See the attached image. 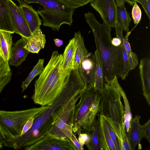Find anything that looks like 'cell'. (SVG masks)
Here are the masks:
<instances>
[{
  "label": "cell",
  "mask_w": 150,
  "mask_h": 150,
  "mask_svg": "<svg viewBox=\"0 0 150 150\" xmlns=\"http://www.w3.org/2000/svg\"><path fill=\"white\" fill-rule=\"evenodd\" d=\"M86 21L91 28L96 47L102 63L105 83L116 76L121 77L123 61L121 46L116 47L111 43V27L103 22L100 24L94 14L90 12L84 14Z\"/></svg>",
  "instance_id": "obj_1"
},
{
  "label": "cell",
  "mask_w": 150,
  "mask_h": 150,
  "mask_svg": "<svg viewBox=\"0 0 150 150\" xmlns=\"http://www.w3.org/2000/svg\"><path fill=\"white\" fill-rule=\"evenodd\" d=\"M72 69L64 70L63 54L54 51L34 84L31 99L41 106L49 105L61 94L68 82Z\"/></svg>",
  "instance_id": "obj_2"
},
{
  "label": "cell",
  "mask_w": 150,
  "mask_h": 150,
  "mask_svg": "<svg viewBox=\"0 0 150 150\" xmlns=\"http://www.w3.org/2000/svg\"><path fill=\"white\" fill-rule=\"evenodd\" d=\"M80 90L79 85L70 80L60 95L34 121L31 128L16 139L18 145L27 149L41 139L51 128L53 122L52 115L72 96Z\"/></svg>",
  "instance_id": "obj_3"
},
{
  "label": "cell",
  "mask_w": 150,
  "mask_h": 150,
  "mask_svg": "<svg viewBox=\"0 0 150 150\" xmlns=\"http://www.w3.org/2000/svg\"><path fill=\"white\" fill-rule=\"evenodd\" d=\"M100 114L106 119L116 135L121 150H132L124 126V108L121 94L110 81L105 83L102 93Z\"/></svg>",
  "instance_id": "obj_4"
},
{
  "label": "cell",
  "mask_w": 150,
  "mask_h": 150,
  "mask_svg": "<svg viewBox=\"0 0 150 150\" xmlns=\"http://www.w3.org/2000/svg\"><path fill=\"white\" fill-rule=\"evenodd\" d=\"M102 95L94 88L85 89L75 106L73 132L76 133L80 129L82 133L89 134L100 114Z\"/></svg>",
  "instance_id": "obj_5"
},
{
  "label": "cell",
  "mask_w": 150,
  "mask_h": 150,
  "mask_svg": "<svg viewBox=\"0 0 150 150\" xmlns=\"http://www.w3.org/2000/svg\"><path fill=\"white\" fill-rule=\"evenodd\" d=\"M48 107V105L14 111L0 110V133L4 141L14 139L21 136L27 121L39 116Z\"/></svg>",
  "instance_id": "obj_6"
},
{
  "label": "cell",
  "mask_w": 150,
  "mask_h": 150,
  "mask_svg": "<svg viewBox=\"0 0 150 150\" xmlns=\"http://www.w3.org/2000/svg\"><path fill=\"white\" fill-rule=\"evenodd\" d=\"M27 4L38 3L44 9L37 12L42 19L43 25L58 31L63 24L69 25L73 22L72 16L74 10L67 8L57 0H23Z\"/></svg>",
  "instance_id": "obj_7"
},
{
  "label": "cell",
  "mask_w": 150,
  "mask_h": 150,
  "mask_svg": "<svg viewBox=\"0 0 150 150\" xmlns=\"http://www.w3.org/2000/svg\"><path fill=\"white\" fill-rule=\"evenodd\" d=\"M85 90L77 92L61 107L54 112L52 115L53 122L49 133L72 142L71 136L73 133L72 127L75 107L76 102Z\"/></svg>",
  "instance_id": "obj_8"
},
{
  "label": "cell",
  "mask_w": 150,
  "mask_h": 150,
  "mask_svg": "<svg viewBox=\"0 0 150 150\" xmlns=\"http://www.w3.org/2000/svg\"><path fill=\"white\" fill-rule=\"evenodd\" d=\"M26 150H76V149L70 140L58 137L48 132Z\"/></svg>",
  "instance_id": "obj_9"
},
{
  "label": "cell",
  "mask_w": 150,
  "mask_h": 150,
  "mask_svg": "<svg viewBox=\"0 0 150 150\" xmlns=\"http://www.w3.org/2000/svg\"><path fill=\"white\" fill-rule=\"evenodd\" d=\"M90 3L99 13L103 22L111 27H115L117 22V7L115 0H93Z\"/></svg>",
  "instance_id": "obj_10"
},
{
  "label": "cell",
  "mask_w": 150,
  "mask_h": 150,
  "mask_svg": "<svg viewBox=\"0 0 150 150\" xmlns=\"http://www.w3.org/2000/svg\"><path fill=\"white\" fill-rule=\"evenodd\" d=\"M10 17L15 30V33L21 37L29 38L32 34L25 18L19 6L12 0H7Z\"/></svg>",
  "instance_id": "obj_11"
},
{
  "label": "cell",
  "mask_w": 150,
  "mask_h": 150,
  "mask_svg": "<svg viewBox=\"0 0 150 150\" xmlns=\"http://www.w3.org/2000/svg\"><path fill=\"white\" fill-rule=\"evenodd\" d=\"M95 64L94 54L88 53L82 59L78 69L79 73L85 83L86 89L94 88Z\"/></svg>",
  "instance_id": "obj_12"
},
{
  "label": "cell",
  "mask_w": 150,
  "mask_h": 150,
  "mask_svg": "<svg viewBox=\"0 0 150 150\" xmlns=\"http://www.w3.org/2000/svg\"><path fill=\"white\" fill-rule=\"evenodd\" d=\"M27 21L30 31L32 34L35 32L41 30V20L37 12L31 6L26 4L23 0H17Z\"/></svg>",
  "instance_id": "obj_13"
},
{
  "label": "cell",
  "mask_w": 150,
  "mask_h": 150,
  "mask_svg": "<svg viewBox=\"0 0 150 150\" xmlns=\"http://www.w3.org/2000/svg\"><path fill=\"white\" fill-rule=\"evenodd\" d=\"M143 95L149 105H150V59L149 58L141 59L139 67Z\"/></svg>",
  "instance_id": "obj_14"
},
{
  "label": "cell",
  "mask_w": 150,
  "mask_h": 150,
  "mask_svg": "<svg viewBox=\"0 0 150 150\" xmlns=\"http://www.w3.org/2000/svg\"><path fill=\"white\" fill-rule=\"evenodd\" d=\"M25 42L22 38L13 44L8 62L9 65L17 67L21 65L30 52L24 47Z\"/></svg>",
  "instance_id": "obj_15"
},
{
  "label": "cell",
  "mask_w": 150,
  "mask_h": 150,
  "mask_svg": "<svg viewBox=\"0 0 150 150\" xmlns=\"http://www.w3.org/2000/svg\"><path fill=\"white\" fill-rule=\"evenodd\" d=\"M75 45L73 63V69H78L82 59L88 54L84 43L83 38L80 31L74 34Z\"/></svg>",
  "instance_id": "obj_16"
},
{
  "label": "cell",
  "mask_w": 150,
  "mask_h": 150,
  "mask_svg": "<svg viewBox=\"0 0 150 150\" xmlns=\"http://www.w3.org/2000/svg\"><path fill=\"white\" fill-rule=\"evenodd\" d=\"M141 118L140 116L135 115L131 123L129 141L132 150H134L137 145L140 149L142 148L140 142L143 137L139 122Z\"/></svg>",
  "instance_id": "obj_17"
},
{
  "label": "cell",
  "mask_w": 150,
  "mask_h": 150,
  "mask_svg": "<svg viewBox=\"0 0 150 150\" xmlns=\"http://www.w3.org/2000/svg\"><path fill=\"white\" fill-rule=\"evenodd\" d=\"M22 38L25 42L24 47L30 52L38 53L44 47L46 42L45 36L41 30L33 33L30 37Z\"/></svg>",
  "instance_id": "obj_18"
},
{
  "label": "cell",
  "mask_w": 150,
  "mask_h": 150,
  "mask_svg": "<svg viewBox=\"0 0 150 150\" xmlns=\"http://www.w3.org/2000/svg\"><path fill=\"white\" fill-rule=\"evenodd\" d=\"M110 81L119 91L124 101V126L126 135L129 140L130 125L133 118L129 104L126 94L120 85L116 77L115 76L114 79Z\"/></svg>",
  "instance_id": "obj_19"
},
{
  "label": "cell",
  "mask_w": 150,
  "mask_h": 150,
  "mask_svg": "<svg viewBox=\"0 0 150 150\" xmlns=\"http://www.w3.org/2000/svg\"><path fill=\"white\" fill-rule=\"evenodd\" d=\"M99 139L102 150H116L106 125L105 118L100 114Z\"/></svg>",
  "instance_id": "obj_20"
},
{
  "label": "cell",
  "mask_w": 150,
  "mask_h": 150,
  "mask_svg": "<svg viewBox=\"0 0 150 150\" xmlns=\"http://www.w3.org/2000/svg\"><path fill=\"white\" fill-rule=\"evenodd\" d=\"M94 54L95 64L94 89L102 93L105 84L104 71L101 59L96 50L95 51Z\"/></svg>",
  "instance_id": "obj_21"
},
{
  "label": "cell",
  "mask_w": 150,
  "mask_h": 150,
  "mask_svg": "<svg viewBox=\"0 0 150 150\" xmlns=\"http://www.w3.org/2000/svg\"><path fill=\"white\" fill-rule=\"evenodd\" d=\"M0 30L15 33L8 9L7 0H0Z\"/></svg>",
  "instance_id": "obj_22"
},
{
  "label": "cell",
  "mask_w": 150,
  "mask_h": 150,
  "mask_svg": "<svg viewBox=\"0 0 150 150\" xmlns=\"http://www.w3.org/2000/svg\"><path fill=\"white\" fill-rule=\"evenodd\" d=\"M99 115L97 117L92 129L85 142L89 150H102L99 139Z\"/></svg>",
  "instance_id": "obj_23"
},
{
  "label": "cell",
  "mask_w": 150,
  "mask_h": 150,
  "mask_svg": "<svg viewBox=\"0 0 150 150\" xmlns=\"http://www.w3.org/2000/svg\"><path fill=\"white\" fill-rule=\"evenodd\" d=\"M115 34L116 37L120 38L121 40V47L122 50L123 61V69L121 78L125 79L131 70L127 54L125 50L123 42L124 38L122 35L123 29L120 25L117 22L115 27Z\"/></svg>",
  "instance_id": "obj_24"
},
{
  "label": "cell",
  "mask_w": 150,
  "mask_h": 150,
  "mask_svg": "<svg viewBox=\"0 0 150 150\" xmlns=\"http://www.w3.org/2000/svg\"><path fill=\"white\" fill-rule=\"evenodd\" d=\"M12 34L9 32L0 30V46L4 58L8 62L10 58L13 43Z\"/></svg>",
  "instance_id": "obj_25"
},
{
  "label": "cell",
  "mask_w": 150,
  "mask_h": 150,
  "mask_svg": "<svg viewBox=\"0 0 150 150\" xmlns=\"http://www.w3.org/2000/svg\"><path fill=\"white\" fill-rule=\"evenodd\" d=\"M75 42L74 38L71 39L65 47L63 54V67L64 70L73 69Z\"/></svg>",
  "instance_id": "obj_26"
},
{
  "label": "cell",
  "mask_w": 150,
  "mask_h": 150,
  "mask_svg": "<svg viewBox=\"0 0 150 150\" xmlns=\"http://www.w3.org/2000/svg\"><path fill=\"white\" fill-rule=\"evenodd\" d=\"M117 22L120 25L123 30L127 33L129 32L131 19L130 14L127 11L125 5L117 8Z\"/></svg>",
  "instance_id": "obj_27"
},
{
  "label": "cell",
  "mask_w": 150,
  "mask_h": 150,
  "mask_svg": "<svg viewBox=\"0 0 150 150\" xmlns=\"http://www.w3.org/2000/svg\"><path fill=\"white\" fill-rule=\"evenodd\" d=\"M44 62V59H40L28 77L22 82L21 85L22 92H23L27 88L35 77L40 74L44 68L43 66Z\"/></svg>",
  "instance_id": "obj_28"
},
{
  "label": "cell",
  "mask_w": 150,
  "mask_h": 150,
  "mask_svg": "<svg viewBox=\"0 0 150 150\" xmlns=\"http://www.w3.org/2000/svg\"><path fill=\"white\" fill-rule=\"evenodd\" d=\"M131 31L127 33L123 39L124 46L127 54L130 67L131 70L135 68L138 64V59L136 54L133 52L131 48L128 40V37Z\"/></svg>",
  "instance_id": "obj_29"
},
{
  "label": "cell",
  "mask_w": 150,
  "mask_h": 150,
  "mask_svg": "<svg viewBox=\"0 0 150 150\" xmlns=\"http://www.w3.org/2000/svg\"><path fill=\"white\" fill-rule=\"evenodd\" d=\"M67 8L74 10L75 8L85 5L93 0H57Z\"/></svg>",
  "instance_id": "obj_30"
},
{
  "label": "cell",
  "mask_w": 150,
  "mask_h": 150,
  "mask_svg": "<svg viewBox=\"0 0 150 150\" xmlns=\"http://www.w3.org/2000/svg\"><path fill=\"white\" fill-rule=\"evenodd\" d=\"M11 72L8 62L0 55V80L8 76Z\"/></svg>",
  "instance_id": "obj_31"
},
{
  "label": "cell",
  "mask_w": 150,
  "mask_h": 150,
  "mask_svg": "<svg viewBox=\"0 0 150 150\" xmlns=\"http://www.w3.org/2000/svg\"><path fill=\"white\" fill-rule=\"evenodd\" d=\"M133 6L132 11V17L134 24H137L141 19V10L137 2L135 3Z\"/></svg>",
  "instance_id": "obj_32"
},
{
  "label": "cell",
  "mask_w": 150,
  "mask_h": 150,
  "mask_svg": "<svg viewBox=\"0 0 150 150\" xmlns=\"http://www.w3.org/2000/svg\"><path fill=\"white\" fill-rule=\"evenodd\" d=\"M105 120L111 138L114 143L116 150H121L120 143L116 135L105 118Z\"/></svg>",
  "instance_id": "obj_33"
},
{
  "label": "cell",
  "mask_w": 150,
  "mask_h": 150,
  "mask_svg": "<svg viewBox=\"0 0 150 150\" xmlns=\"http://www.w3.org/2000/svg\"><path fill=\"white\" fill-rule=\"evenodd\" d=\"M143 138L150 143V119L145 124L141 125Z\"/></svg>",
  "instance_id": "obj_34"
},
{
  "label": "cell",
  "mask_w": 150,
  "mask_h": 150,
  "mask_svg": "<svg viewBox=\"0 0 150 150\" xmlns=\"http://www.w3.org/2000/svg\"><path fill=\"white\" fill-rule=\"evenodd\" d=\"M12 73H10L7 76L0 80V94L2 90L11 81L12 77Z\"/></svg>",
  "instance_id": "obj_35"
},
{
  "label": "cell",
  "mask_w": 150,
  "mask_h": 150,
  "mask_svg": "<svg viewBox=\"0 0 150 150\" xmlns=\"http://www.w3.org/2000/svg\"><path fill=\"white\" fill-rule=\"evenodd\" d=\"M38 116L31 117L27 121L23 127L21 135L25 133L31 128L34 120Z\"/></svg>",
  "instance_id": "obj_36"
},
{
  "label": "cell",
  "mask_w": 150,
  "mask_h": 150,
  "mask_svg": "<svg viewBox=\"0 0 150 150\" xmlns=\"http://www.w3.org/2000/svg\"><path fill=\"white\" fill-rule=\"evenodd\" d=\"M117 8L125 5V2L128 3L130 6H133L135 3L133 0H115Z\"/></svg>",
  "instance_id": "obj_37"
},
{
  "label": "cell",
  "mask_w": 150,
  "mask_h": 150,
  "mask_svg": "<svg viewBox=\"0 0 150 150\" xmlns=\"http://www.w3.org/2000/svg\"><path fill=\"white\" fill-rule=\"evenodd\" d=\"M72 141L76 147V150H82L81 145L75 134L73 133L71 136Z\"/></svg>",
  "instance_id": "obj_38"
},
{
  "label": "cell",
  "mask_w": 150,
  "mask_h": 150,
  "mask_svg": "<svg viewBox=\"0 0 150 150\" xmlns=\"http://www.w3.org/2000/svg\"><path fill=\"white\" fill-rule=\"evenodd\" d=\"M111 43L113 45L116 47L121 46V40L119 38L116 37L112 39Z\"/></svg>",
  "instance_id": "obj_39"
},
{
  "label": "cell",
  "mask_w": 150,
  "mask_h": 150,
  "mask_svg": "<svg viewBox=\"0 0 150 150\" xmlns=\"http://www.w3.org/2000/svg\"><path fill=\"white\" fill-rule=\"evenodd\" d=\"M134 3L139 2L142 6L145 13H146V1L147 0H133Z\"/></svg>",
  "instance_id": "obj_40"
},
{
  "label": "cell",
  "mask_w": 150,
  "mask_h": 150,
  "mask_svg": "<svg viewBox=\"0 0 150 150\" xmlns=\"http://www.w3.org/2000/svg\"><path fill=\"white\" fill-rule=\"evenodd\" d=\"M148 17L150 19V0H147L146 1V13Z\"/></svg>",
  "instance_id": "obj_41"
},
{
  "label": "cell",
  "mask_w": 150,
  "mask_h": 150,
  "mask_svg": "<svg viewBox=\"0 0 150 150\" xmlns=\"http://www.w3.org/2000/svg\"><path fill=\"white\" fill-rule=\"evenodd\" d=\"M54 41L55 45L58 47H60L63 44V41L59 39H55Z\"/></svg>",
  "instance_id": "obj_42"
},
{
  "label": "cell",
  "mask_w": 150,
  "mask_h": 150,
  "mask_svg": "<svg viewBox=\"0 0 150 150\" xmlns=\"http://www.w3.org/2000/svg\"><path fill=\"white\" fill-rule=\"evenodd\" d=\"M4 146V140L0 133V150L3 149Z\"/></svg>",
  "instance_id": "obj_43"
},
{
  "label": "cell",
  "mask_w": 150,
  "mask_h": 150,
  "mask_svg": "<svg viewBox=\"0 0 150 150\" xmlns=\"http://www.w3.org/2000/svg\"><path fill=\"white\" fill-rule=\"evenodd\" d=\"M0 55L3 57V54H2V52H1V48L0 47Z\"/></svg>",
  "instance_id": "obj_44"
}]
</instances>
